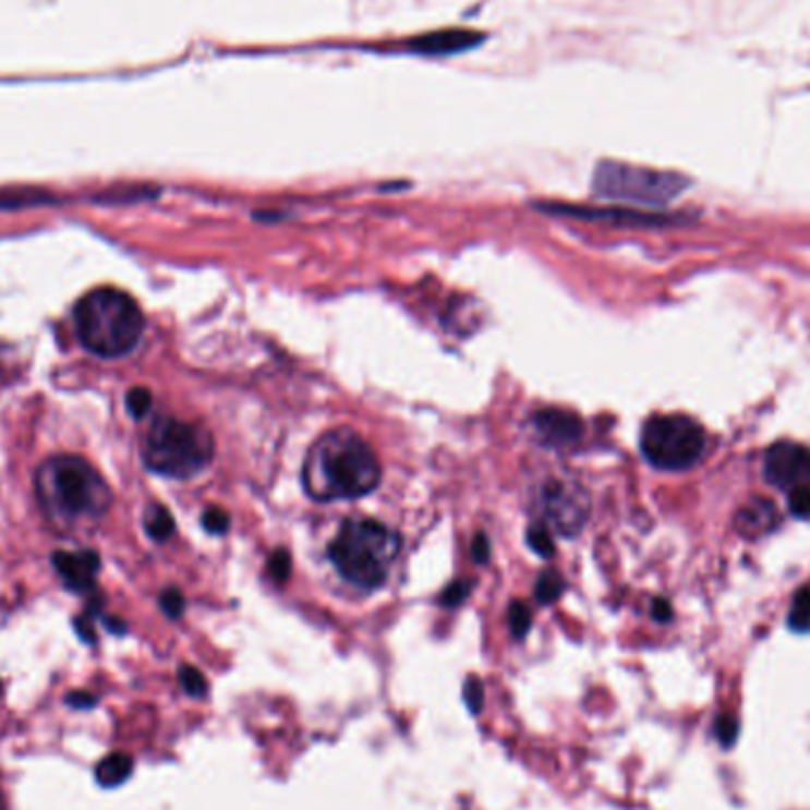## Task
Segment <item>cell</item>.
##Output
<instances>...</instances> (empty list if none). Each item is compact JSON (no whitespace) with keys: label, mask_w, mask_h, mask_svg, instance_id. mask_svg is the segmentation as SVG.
I'll return each mask as SVG.
<instances>
[{"label":"cell","mask_w":810,"mask_h":810,"mask_svg":"<svg viewBox=\"0 0 810 810\" xmlns=\"http://www.w3.org/2000/svg\"><path fill=\"white\" fill-rule=\"evenodd\" d=\"M214 436L197 422L157 418L145 436L143 458L149 470L169 479H192L214 460Z\"/></svg>","instance_id":"obj_5"},{"label":"cell","mask_w":810,"mask_h":810,"mask_svg":"<svg viewBox=\"0 0 810 810\" xmlns=\"http://www.w3.org/2000/svg\"><path fill=\"white\" fill-rule=\"evenodd\" d=\"M472 557L479 561V565H486L491 557V543L484 533H476V539L472 543Z\"/></svg>","instance_id":"obj_29"},{"label":"cell","mask_w":810,"mask_h":810,"mask_svg":"<svg viewBox=\"0 0 810 810\" xmlns=\"http://www.w3.org/2000/svg\"><path fill=\"white\" fill-rule=\"evenodd\" d=\"M539 510L557 533L571 539L585 527L590 517V498L585 488L573 479L553 476L539 491Z\"/></svg>","instance_id":"obj_8"},{"label":"cell","mask_w":810,"mask_h":810,"mask_svg":"<svg viewBox=\"0 0 810 810\" xmlns=\"http://www.w3.org/2000/svg\"><path fill=\"white\" fill-rule=\"evenodd\" d=\"M290 573H292V559H290V553L282 551V547H280V551L273 553L270 559H268V576H270L273 581L285 583L287 579H290Z\"/></svg>","instance_id":"obj_22"},{"label":"cell","mask_w":810,"mask_h":810,"mask_svg":"<svg viewBox=\"0 0 810 810\" xmlns=\"http://www.w3.org/2000/svg\"><path fill=\"white\" fill-rule=\"evenodd\" d=\"M36 496L60 524L100 519L112 505V491L100 472L76 456L50 458L36 472Z\"/></svg>","instance_id":"obj_2"},{"label":"cell","mask_w":810,"mask_h":810,"mask_svg":"<svg viewBox=\"0 0 810 810\" xmlns=\"http://www.w3.org/2000/svg\"><path fill=\"white\" fill-rule=\"evenodd\" d=\"M74 318L81 344L102 359L133 351L145 329V315L135 299L112 287L88 292L76 304Z\"/></svg>","instance_id":"obj_3"},{"label":"cell","mask_w":810,"mask_h":810,"mask_svg":"<svg viewBox=\"0 0 810 810\" xmlns=\"http://www.w3.org/2000/svg\"><path fill=\"white\" fill-rule=\"evenodd\" d=\"M67 704L74 709H90L95 706V697L88 692H72L70 697H67Z\"/></svg>","instance_id":"obj_31"},{"label":"cell","mask_w":810,"mask_h":810,"mask_svg":"<svg viewBox=\"0 0 810 810\" xmlns=\"http://www.w3.org/2000/svg\"><path fill=\"white\" fill-rule=\"evenodd\" d=\"M301 482L306 496L318 503L355 500L379 486L382 464L359 432L337 427L309 448Z\"/></svg>","instance_id":"obj_1"},{"label":"cell","mask_w":810,"mask_h":810,"mask_svg":"<svg viewBox=\"0 0 810 810\" xmlns=\"http://www.w3.org/2000/svg\"><path fill=\"white\" fill-rule=\"evenodd\" d=\"M126 406H129V413L135 420H141V418H145L149 413V408H153V394H149L143 387H135L126 396Z\"/></svg>","instance_id":"obj_23"},{"label":"cell","mask_w":810,"mask_h":810,"mask_svg":"<svg viewBox=\"0 0 810 810\" xmlns=\"http://www.w3.org/2000/svg\"><path fill=\"white\" fill-rule=\"evenodd\" d=\"M472 585H474L472 581H452L442 593V602L446 607H458V604H462L467 595L472 593Z\"/></svg>","instance_id":"obj_26"},{"label":"cell","mask_w":810,"mask_h":810,"mask_svg":"<svg viewBox=\"0 0 810 810\" xmlns=\"http://www.w3.org/2000/svg\"><path fill=\"white\" fill-rule=\"evenodd\" d=\"M652 616H654L656 621H662V624L670 621V619H673V609H670V604H668L666 600H654V604H652Z\"/></svg>","instance_id":"obj_30"},{"label":"cell","mask_w":810,"mask_h":810,"mask_svg":"<svg viewBox=\"0 0 810 810\" xmlns=\"http://www.w3.org/2000/svg\"><path fill=\"white\" fill-rule=\"evenodd\" d=\"M484 40L482 34L476 32H464V29H446V32H434L418 36L410 48L418 55H427V58H442V55H456L464 52Z\"/></svg>","instance_id":"obj_12"},{"label":"cell","mask_w":810,"mask_h":810,"mask_svg":"<svg viewBox=\"0 0 810 810\" xmlns=\"http://www.w3.org/2000/svg\"><path fill=\"white\" fill-rule=\"evenodd\" d=\"M398 553H401L398 533L377 519L363 517L344 521L337 539L327 547V557L341 579L361 590H375L387 581Z\"/></svg>","instance_id":"obj_4"},{"label":"cell","mask_w":810,"mask_h":810,"mask_svg":"<svg viewBox=\"0 0 810 810\" xmlns=\"http://www.w3.org/2000/svg\"><path fill=\"white\" fill-rule=\"evenodd\" d=\"M713 735H716L721 747L730 749L739 735V721L733 716V713H723V716L716 721V725H713Z\"/></svg>","instance_id":"obj_19"},{"label":"cell","mask_w":810,"mask_h":810,"mask_svg":"<svg viewBox=\"0 0 810 810\" xmlns=\"http://www.w3.org/2000/svg\"><path fill=\"white\" fill-rule=\"evenodd\" d=\"M507 619H510L512 636L515 638H524L529 633L531 621H533L529 604H524V602H512L510 604V616H507Z\"/></svg>","instance_id":"obj_20"},{"label":"cell","mask_w":810,"mask_h":810,"mask_svg":"<svg viewBox=\"0 0 810 810\" xmlns=\"http://www.w3.org/2000/svg\"><path fill=\"white\" fill-rule=\"evenodd\" d=\"M789 507L796 517H808L810 515V491H794L789 493Z\"/></svg>","instance_id":"obj_28"},{"label":"cell","mask_w":810,"mask_h":810,"mask_svg":"<svg viewBox=\"0 0 810 810\" xmlns=\"http://www.w3.org/2000/svg\"><path fill=\"white\" fill-rule=\"evenodd\" d=\"M202 524L209 533L223 535L230 529V515L223 510V507H209V510L202 515Z\"/></svg>","instance_id":"obj_24"},{"label":"cell","mask_w":810,"mask_h":810,"mask_svg":"<svg viewBox=\"0 0 810 810\" xmlns=\"http://www.w3.org/2000/svg\"><path fill=\"white\" fill-rule=\"evenodd\" d=\"M52 567L58 569L67 588L88 593L95 585V576L100 569V559L95 553H58L52 555Z\"/></svg>","instance_id":"obj_11"},{"label":"cell","mask_w":810,"mask_h":810,"mask_svg":"<svg viewBox=\"0 0 810 810\" xmlns=\"http://www.w3.org/2000/svg\"><path fill=\"white\" fill-rule=\"evenodd\" d=\"M763 472L767 482L787 493L810 491V452L799 444H775L765 452Z\"/></svg>","instance_id":"obj_9"},{"label":"cell","mask_w":810,"mask_h":810,"mask_svg":"<svg viewBox=\"0 0 810 810\" xmlns=\"http://www.w3.org/2000/svg\"><path fill=\"white\" fill-rule=\"evenodd\" d=\"M561 593H565V579L557 571H543L533 588V597L539 600V604H553Z\"/></svg>","instance_id":"obj_16"},{"label":"cell","mask_w":810,"mask_h":810,"mask_svg":"<svg viewBox=\"0 0 810 810\" xmlns=\"http://www.w3.org/2000/svg\"><path fill=\"white\" fill-rule=\"evenodd\" d=\"M787 624L791 630H796V633H808L810 630V588L808 585L794 595Z\"/></svg>","instance_id":"obj_17"},{"label":"cell","mask_w":810,"mask_h":810,"mask_svg":"<svg viewBox=\"0 0 810 810\" xmlns=\"http://www.w3.org/2000/svg\"><path fill=\"white\" fill-rule=\"evenodd\" d=\"M640 450L652 467L666 472L688 470L702 460L706 434L688 415H654L644 422Z\"/></svg>","instance_id":"obj_7"},{"label":"cell","mask_w":810,"mask_h":810,"mask_svg":"<svg viewBox=\"0 0 810 810\" xmlns=\"http://www.w3.org/2000/svg\"><path fill=\"white\" fill-rule=\"evenodd\" d=\"M159 604H161L164 614L171 616V619H178V616H183V612H185V597H183L181 590H176V588L164 590L161 597H159Z\"/></svg>","instance_id":"obj_25"},{"label":"cell","mask_w":810,"mask_h":810,"mask_svg":"<svg viewBox=\"0 0 810 810\" xmlns=\"http://www.w3.org/2000/svg\"><path fill=\"white\" fill-rule=\"evenodd\" d=\"M690 181L680 173L658 171L636 164L604 159L593 173V192L602 200L644 204V207H662L682 195Z\"/></svg>","instance_id":"obj_6"},{"label":"cell","mask_w":810,"mask_h":810,"mask_svg":"<svg viewBox=\"0 0 810 810\" xmlns=\"http://www.w3.org/2000/svg\"><path fill=\"white\" fill-rule=\"evenodd\" d=\"M133 773V759L129 757V753H109V757H105L98 767H95V777H98V782L102 787H119L126 782Z\"/></svg>","instance_id":"obj_14"},{"label":"cell","mask_w":810,"mask_h":810,"mask_svg":"<svg viewBox=\"0 0 810 810\" xmlns=\"http://www.w3.org/2000/svg\"><path fill=\"white\" fill-rule=\"evenodd\" d=\"M462 697H464L467 706H470V711H474V713L482 711V706H484V688H482V682H479L476 678H470V680L464 682Z\"/></svg>","instance_id":"obj_27"},{"label":"cell","mask_w":810,"mask_h":810,"mask_svg":"<svg viewBox=\"0 0 810 810\" xmlns=\"http://www.w3.org/2000/svg\"><path fill=\"white\" fill-rule=\"evenodd\" d=\"M145 529L155 541H167L169 535L176 531L171 512L161 505H149V510L145 515Z\"/></svg>","instance_id":"obj_15"},{"label":"cell","mask_w":810,"mask_h":810,"mask_svg":"<svg viewBox=\"0 0 810 810\" xmlns=\"http://www.w3.org/2000/svg\"><path fill=\"white\" fill-rule=\"evenodd\" d=\"M178 680H181L183 690L190 697H204V694H207V680H204V676H202V673L197 668L183 666L181 670H178Z\"/></svg>","instance_id":"obj_21"},{"label":"cell","mask_w":810,"mask_h":810,"mask_svg":"<svg viewBox=\"0 0 810 810\" xmlns=\"http://www.w3.org/2000/svg\"><path fill=\"white\" fill-rule=\"evenodd\" d=\"M531 427L545 446H573L583 436V420L565 408H543L533 415Z\"/></svg>","instance_id":"obj_10"},{"label":"cell","mask_w":810,"mask_h":810,"mask_svg":"<svg viewBox=\"0 0 810 810\" xmlns=\"http://www.w3.org/2000/svg\"><path fill=\"white\" fill-rule=\"evenodd\" d=\"M527 543L535 555H541V557H553L555 555L553 535H551V531H547L545 524H533L527 531Z\"/></svg>","instance_id":"obj_18"},{"label":"cell","mask_w":810,"mask_h":810,"mask_svg":"<svg viewBox=\"0 0 810 810\" xmlns=\"http://www.w3.org/2000/svg\"><path fill=\"white\" fill-rule=\"evenodd\" d=\"M775 521H777V510L763 498L749 503L747 507H741L737 515V527L741 533H747V535H759V533L771 531L775 527Z\"/></svg>","instance_id":"obj_13"}]
</instances>
